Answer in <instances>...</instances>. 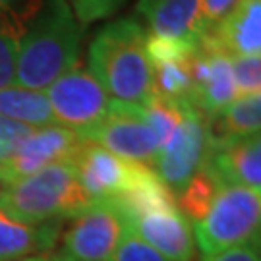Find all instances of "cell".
Returning a JSON list of instances; mask_svg holds the SVG:
<instances>
[{
	"label": "cell",
	"instance_id": "cell-1",
	"mask_svg": "<svg viewBox=\"0 0 261 261\" xmlns=\"http://www.w3.org/2000/svg\"><path fill=\"white\" fill-rule=\"evenodd\" d=\"M84 28L68 0H43L19 41L16 84L43 91L77 66Z\"/></svg>",
	"mask_w": 261,
	"mask_h": 261
},
{
	"label": "cell",
	"instance_id": "cell-2",
	"mask_svg": "<svg viewBox=\"0 0 261 261\" xmlns=\"http://www.w3.org/2000/svg\"><path fill=\"white\" fill-rule=\"evenodd\" d=\"M145 41L140 21L124 18L105 25L89 45V72L116 101L145 107L155 95Z\"/></svg>",
	"mask_w": 261,
	"mask_h": 261
},
{
	"label": "cell",
	"instance_id": "cell-3",
	"mask_svg": "<svg viewBox=\"0 0 261 261\" xmlns=\"http://www.w3.org/2000/svg\"><path fill=\"white\" fill-rule=\"evenodd\" d=\"M93 205L85 194L74 161H60L0 190V209L25 224L74 219Z\"/></svg>",
	"mask_w": 261,
	"mask_h": 261
},
{
	"label": "cell",
	"instance_id": "cell-4",
	"mask_svg": "<svg viewBox=\"0 0 261 261\" xmlns=\"http://www.w3.org/2000/svg\"><path fill=\"white\" fill-rule=\"evenodd\" d=\"M261 230V190L223 184L207 215L194 226L201 257L255 240Z\"/></svg>",
	"mask_w": 261,
	"mask_h": 261
},
{
	"label": "cell",
	"instance_id": "cell-5",
	"mask_svg": "<svg viewBox=\"0 0 261 261\" xmlns=\"http://www.w3.org/2000/svg\"><path fill=\"white\" fill-rule=\"evenodd\" d=\"M80 136L118 157L151 168L159 155V140L145 118L143 107L116 99L111 101V109L103 120Z\"/></svg>",
	"mask_w": 261,
	"mask_h": 261
},
{
	"label": "cell",
	"instance_id": "cell-6",
	"mask_svg": "<svg viewBox=\"0 0 261 261\" xmlns=\"http://www.w3.org/2000/svg\"><path fill=\"white\" fill-rule=\"evenodd\" d=\"M211 147V128L209 120L190 105L184 120L180 122L170 140L159 149L153 170L165 182V186L178 196L190 178L205 165V159Z\"/></svg>",
	"mask_w": 261,
	"mask_h": 261
},
{
	"label": "cell",
	"instance_id": "cell-7",
	"mask_svg": "<svg viewBox=\"0 0 261 261\" xmlns=\"http://www.w3.org/2000/svg\"><path fill=\"white\" fill-rule=\"evenodd\" d=\"M45 91L56 124L77 134L97 126L111 109L112 99L109 93L82 66L68 70Z\"/></svg>",
	"mask_w": 261,
	"mask_h": 261
},
{
	"label": "cell",
	"instance_id": "cell-8",
	"mask_svg": "<svg viewBox=\"0 0 261 261\" xmlns=\"http://www.w3.org/2000/svg\"><path fill=\"white\" fill-rule=\"evenodd\" d=\"M74 167L80 184L93 203L120 199L136 188V184L151 168L118 157L87 140L74 157Z\"/></svg>",
	"mask_w": 261,
	"mask_h": 261
},
{
	"label": "cell",
	"instance_id": "cell-9",
	"mask_svg": "<svg viewBox=\"0 0 261 261\" xmlns=\"http://www.w3.org/2000/svg\"><path fill=\"white\" fill-rule=\"evenodd\" d=\"M128 226V219L114 203H93L72 219L62 252L74 261H111Z\"/></svg>",
	"mask_w": 261,
	"mask_h": 261
},
{
	"label": "cell",
	"instance_id": "cell-10",
	"mask_svg": "<svg viewBox=\"0 0 261 261\" xmlns=\"http://www.w3.org/2000/svg\"><path fill=\"white\" fill-rule=\"evenodd\" d=\"M84 143L85 140L77 132L58 124L35 128L23 140L18 151L0 165V186H10L53 163L74 161Z\"/></svg>",
	"mask_w": 261,
	"mask_h": 261
},
{
	"label": "cell",
	"instance_id": "cell-11",
	"mask_svg": "<svg viewBox=\"0 0 261 261\" xmlns=\"http://www.w3.org/2000/svg\"><path fill=\"white\" fill-rule=\"evenodd\" d=\"M134 232L172 261H194L196 238L188 217L178 207L151 209L128 219Z\"/></svg>",
	"mask_w": 261,
	"mask_h": 261
},
{
	"label": "cell",
	"instance_id": "cell-12",
	"mask_svg": "<svg viewBox=\"0 0 261 261\" xmlns=\"http://www.w3.org/2000/svg\"><path fill=\"white\" fill-rule=\"evenodd\" d=\"M194 82V107L207 120L215 118L238 97L232 75V58L219 50H201L190 58Z\"/></svg>",
	"mask_w": 261,
	"mask_h": 261
},
{
	"label": "cell",
	"instance_id": "cell-13",
	"mask_svg": "<svg viewBox=\"0 0 261 261\" xmlns=\"http://www.w3.org/2000/svg\"><path fill=\"white\" fill-rule=\"evenodd\" d=\"M199 48L230 58L261 55V0H242L223 23L199 37Z\"/></svg>",
	"mask_w": 261,
	"mask_h": 261
},
{
	"label": "cell",
	"instance_id": "cell-14",
	"mask_svg": "<svg viewBox=\"0 0 261 261\" xmlns=\"http://www.w3.org/2000/svg\"><path fill=\"white\" fill-rule=\"evenodd\" d=\"M205 167L211 168L223 184L261 190V132L236 140H211Z\"/></svg>",
	"mask_w": 261,
	"mask_h": 261
},
{
	"label": "cell",
	"instance_id": "cell-15",
	"mask_svg": "<svg viewBox=\"0 0 261 261\" xmlns=\"http://www.w3.org/2000/svg\"><path fill=\"white\" fill-rule=\"evenodd\" d=\"M151 35L184 39L199 47V0H138Z\"/></svg>",
	"mask_w": 261,
	"mask_h": 261
},
{
	"label": "cell",
	"instance_id": "cell-16",
	"mask_svg": "<svg viewBox=\"0 0 261 261\" xmlns=\"http://www.w3.org/2000/svg\"><path fill=\"white\" fill-rule=\"evenodd\" d=\"M62 221L25 224L0 209V261H18L33 253L48 252L60 236Z\"/></svg>",
	"mask_w": 261,
	"mask_h": 261
},
{
	"label": "cell",
	"instance_id": "cell-17",
	"mask_svg": "<svg viewBox=\"0 0 261 261\" xmlns=\"http://www.w3.org/2000/svg\"><path fill=\"white\" fill-rule=\"evenodd\" d=\"M43 0H16L0 6V89L16 84L19 41Z\"/></svg>",
	"mask_w": 261,
	"mask_h": 261
},
{
	"label": "cell",
	"instance_id": "cell-18",
	"mask_svg": "<svg viewBox=\"0 0 261 261\" xmlns=\"http://www.w3.org/2000/svg\"><path fill=\"white\" fill-rule=\"evenodd\" d=\"M211 140L224 141L246 138L261 132V93L236 97L215 118L209 120Z\"/></svg>",
	"mask_w": 261,
	"mask_h": 261
},
{
	"label": "cell",
	"instance_id": "cell-19",
	"mask_svg": "<svg viewBox=\"0 0 261 261\" xmlns=\"http://www.w3.org/2000/svg\"><path fill=\"white\" fill-rule=\"evenodd\" d=\"M0 116L31 128H45L56 124L47 95L19 85L0 89Z\"/></svg>",
	"mask_w": 261,
	"mask_h": 261
},
{
	"label": "cell",
	"instance_id": "cell-20",
	"mask_svg": "<svg viewBox=\"0 0 261 261\" xmlns=\"http://www.w3.org/2000/svg\"><path fill=\"white\" fill-rule=\"evenodd\" d=\"M221 188H223V182L217 178L211 168L203 165L190 178L186 188L178 194V209L184 213V217H190L194 223H199L207 215Z\"/></svg>",
	"mask_w": 261,
	"mask_h": 261
},
{
	"label": "cell",
	"instance_id": "cell-21",
	"mask_svg": "<svg viewBox=\"0 0 261 261\" xmlns=\"http://www.w3.org/2000/svg\"><path fill=\"white\" fill-rule=\"evenodd\" d=\"M153 91L168 101L194 105V82L190 74V60L153 64Z\"/></svg>",
	"mask_w": 261,
	"mask_h": 261
},
{
	"label": "cell",
	"instance_id": "cell-22",
	"mask_svg": "<svg viewBox=\"0 0 261 261\" xmlns=\"http://www.w3.org/2000/svg\"><path fill=\"white\" fill-rule=\"evenodd\" d=\"M196 43H190L184 39L163 37V35H147L145 41V50L153 64H163V62H184L190 60L197 53Z\"/></svg>",
	"mask_w": 261,
	"mask_h": 261
},
{
	"label": "cell",
	"instance_id": "cell-23",
	"mask_svg": "<svg viewBox=\"0 0 261 261\" xmlns=\"http://www.w3.org/2000/svg\"><path fill=\"white\" fill-rule=\"evenodd\" d=\"M111 261H172L167 255L157 252L153 246L140 238L138 234L132 230L130 226L126 228L124 236L116 246V250L112 253Z\"/></svg>",
	"mask_w": 261,
	"mask_h": 261
},
{
	"label": "cell",
	"instance_id": "cell-24",
	"mask_svg": "<svg viewBox=\"0 0 261 261\" xmlns=\"http://www.w3.org/2000/svg\"><path fill=\"white\" fill-rule=\"evenodd\" d=\"M232 75L238 97L261 93V55L234 56Z\"/></svg>",
	"mask_w": 261,
	"mask_h": 261
},
{
	"label": "cell",
	"instance_id": "cell-25",
	"mask_svg": "<svg viewBox=\"0 0 261 261\" xmlns=\"http://www.w3.org/2000/svg\"><path fill=\"white\" fill-rule=\"evenodd\" d=\"M242 0H199V37L213 31Z\"/></svg>",
	"mask_w": 261,
	"mask_h": 261
},
{
	"label": "cell",
	"instance_id": "cell-26",
	"mask_svg": "<svg viewBox=\"0 0 261 261\" xmlns=\"http://www.w3.org/2000/svg\"><path fill=\"white\" fill-rule=\"evenodd\" d=\"M124 0H68L80 23H93L118 12Z\"/></svg>",
	"mask_w": 261,
	"mask_h": 261
},
{
	"label": "cell",
	"instance_id": "cell-27",
	"mask_svg": "<svg viewBox=\"0 0 261 261\" xmlns=\"http://www.w3.org/2000/svg\"><path fill=\"white\" fill-rule=\"evenodd\" d=\"M35 128L0 116V165L6 163Z\"/></svg>",
	"mask_w": 261,
	"mask_h": 261
},
{
	"label": "cell",
	"instance_id": "cell-28",
	"mask_svg": "<svg viewBox=\"0 0 261 261\" xmlns=\"http://www.w3.org/2000/svg\"><path fill=\"white\" fill-rule=\"evenodd\" d=\"M199 261H261V244L259 240H250L240 246L228 248L211 257H201Z\"/></svg>",
	"mask_w": 261,
	"mask_h": 261
},
{
	"label": "cell",
	"instance_id": "cell-29",
	"mask_svg": "<svg viewBox=\"0 0 261 261\" xmlns=\"http://www.w3.org/2000/svg\"><path fill=\"white\" fill-rule=\"evenodd\" d=\"M47 261H74L68 253L64 252H58V253H48Z\"/></svg>",
	"mask_w": 261,
	"mask_h": 261
},
{
	"label": "cell",
	"instance_id": "cell-30",
	"mask_svg": "<svg viewBox=\"0 0 261 261\" xmlns=\"http://www.w3.org/2000/svg\"><path fill=\"white\" fill-rule=\"evenodd\" d=\"M48 255H29V257H23V259L18 261H47Z\"/></svg>",
	"mask_w": 261,
	"mask_h": 261
},
{
	"label": "cell",
	"instance_id": "cell-31",
	"mask_svg": "<svg viewBox=\"0 0 261 261\" xmlns=\"http://www.w3.org/2000/svg\"><path fill=\"white\" fill-rule=\"evenodd\" d=\"M12 2H16V0H0V6H8Z\"/></svg>",
	"mask_w": 261,
	"mask_h": 261
},
{
	"label": "cell",
	"instance_id": "cell-32",
	"mask_svg": "<svg viewBox=\"0 0 261 261\" xmlns=\"http://www.w3.org/2000/svg\"><path fill=\"white\" fill-rule=\"evenodd\" d=\"M257 240H259V244H261V230H259V234H257Z\"/></svg>",
	"mask_w": 261,
	"mask_h": 261
}]
</instances>
